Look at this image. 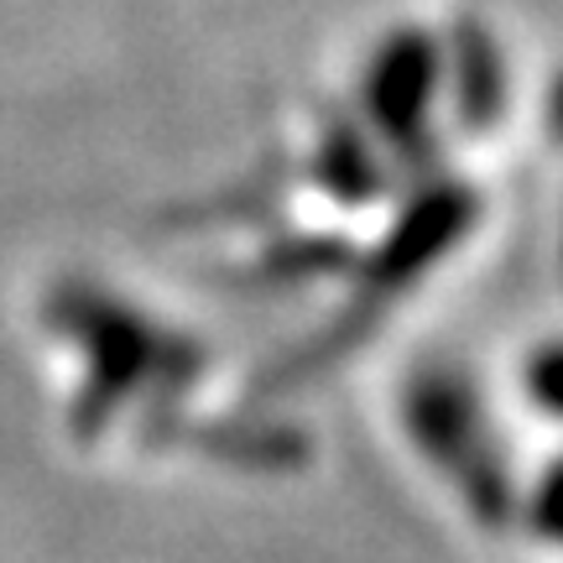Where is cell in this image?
<instances>
[{"mask_svg": "<svg viewBox=\"0 0 563 563\" xmlns=\"http://www.w3.org/2000/svg\"><path fill=\"white\" fill-rule=\"evenodd\" d=\"M538 517H543V527L553 532V538H563V464L548 475L543 496H538Z\"/></svg>", "mask_w": 563, "mask_h": 563, "instance_id": "cell-2", "label": "cell"}, {"mask_svg": "<svg viewBox=\"0 0 563 563\" xmlns=\"http://www.w3.org/2000/svg\"><path fill=\"white\" fill-rule=\"evenodd\" d=\"M527 386H532V397H538L553 418H563V344L538 350V361L527 371Z\"/></svg>", "mask_w": 563, "mask_h": 563, "instance_id": "cell-1", "label": "cell"}]
</instances>
